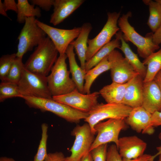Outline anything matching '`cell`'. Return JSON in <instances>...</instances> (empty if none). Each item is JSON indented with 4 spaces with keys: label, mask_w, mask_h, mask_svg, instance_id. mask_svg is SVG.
Wrapping results in <instances>:
<instances>
[{
    "label": "cell",
    "mask_w": 161,
    "mask_h": 161,
    "mask_svg": "<svg viewBox=\"0 0 161 161\" xmlns=\"http://www.w3.org/2000/svg\"><path fill=\"white\" fill-rule=\"evenodd\" d=\"M58 53L47 36L35 48L24 64V68L31 72L47 77L57 59Z\"/></svg>",
    "instance_id": "obj_1"
},
{
    "label": "cell",
    "mask_w": 161,
    "mask_h": 161,
    "mask_svg": "<svg viewBox=\"0 0 161 161\" xmlns=\"http://www.w3.org/2000/svg\"><path fill=\"white\" fill-rule=\"evenodd\" d=\"M25 103L30 107L40 109L42 112H51L68 122L78 123L85 119L89 114L83 112L70 106L58 102L52 99L23 96Z\"/></svg>",
    "instance_id": "obj_2"
},
{
    "label": "cell",
    "mask_w": 161,
    "mask_h": 161,
    "mask_svg": "<svg viewBox=\"0 0 161 161\" xmlns=\"http://www.w3.org/2000/svg\"><path fill=\"white\" fill-rule=\"evenodd\" d=\"M66 54L59 55L47 76L49 89L52 96H56L68 93L77 89L75 84L69 77L67 70Z\"/></svg>",
    "instance_id": "obj_3"
},
{
    "label": "cell",
    "mask_w": 161,
    "mask_h": 161,
    "mask_svg": "<svg viewBox=\"0 0 161 161\" xmlns=\"http://www.w3.org/2000/svg\"><path fill=\"white\" fill-rule=\"evenodd\" d=\"M132 16L129 11L123 14L118 21V25L123 33V37L126 41L132 43L137 47L139 56L145 59L152 53L160 48L159 45L154 43L152 39L153 32L148 33L146 37L139 34L129 23V18Z\"/></svg>",
    "instance_id": "obj_4"
},
{
    "label": "cell",
    "mask_w": 161,
    "mask_h": 161,
    "mask_svg": "<svg viewBox=\"0 0 161 161\" xmlns=\"http://www.w3.org/2000/svg\"><path fill=\"white\" fill-rule=\"evenodd\" d=\"M18 85L22 96L52 99L47 77L31 72L24 67Z\"/></svg>",
    "instance_id": "obj_5"
},
{
    "label": "cell",
    "mask_w": 161,
    "mask_h": 161,
    "mask_svg": "<svg viewBox=\"0 0 161 161\" xmlns=\"http://www.w3.org/2000/svg\"><path fill=\"white\" fill-rule=\"evenodd\" d=\"M132 109L123 104L98 103L84 120L89 125L95 134L96 133L94 127L97 123L107 119L125 120Z\"/></svg>",
    "instance_id": "obj_6"
},
{
    "label": "cell",
    "mask_w": 161,
    "mask_h": 161,
    "mask_svg": "<svg viewBox=\"0 0 161 161\" xmlns=\"http://www.w3.org/2000/svg\"><path fill=\"white\" fill-rule=\"evenodd\" d=\"M35 17L26 18L18 37L17 57L22 58L27 52L37 46L46 37L45 32L37 24Z\"/></svg>",
    "instance_id": "obj_7"
},
{
    "label": "cell",
    "mask_w": 161,
    "mask_h": 161,
    "mask_svg": "<svg viewBox=\"0 0 161 161\" xmlns=\"http://www.w3.org/2000/svg\"><path fill=\"white\" fill-rule=\"evenodd\" d=\"M120 15V12L108 13L107 21L101 31L94 38L88 39L86 61L103 46L111 41L112 37L120 31L118 21Z\"/></svg>",
    "instance_id": "obj_8"
},
{
    "label": "cell",
    "mask_w": 161,
    "mask_h": 161,
    "mask_svg": "<svg viewBox=\"0 0 161 161\" xmlns=\"http://www.w3.org/2000/svg\"><path fill=\"white\" fill-rule=\"evenodd\" d=\"M71 134L75 137V140L70 150L71 154L65 157V161H80L83 157L90 152L95 134L87 123L82 126L77 125L72 131Z\"/></svg>",
    "instance_id": "obj_9"
},
{
    "label": "cell",
    "mask_w": 161,
    "mask_h": 161,
    "mask_svg": "<svg viewBox=\"0 0 161 161\" xmlns=\"http://www.w3.org/2000/svg\"><path fill=\"white\" fill-rule=\"evenodd\" d=\"M126 127L125 120L110 119L104 122H100L95 126L97 135L91 147L90 152L102 145L113 142L118 145L120 131Z\"/></svg>",
    "instance_id": "obj_10"
},
{
    "label": "cell",
    "mask_w": 161,
    "mask_h": 161,
    "mask_svg": "<svg viewBox=\"0 0 161 161\" xmlns=\"http://www.w3.org/2000/svg\"><path fill=\"white\" fill-rule=\"evenodd\" d=\"M99 92H95L89 94L80 92L77 89L63 95L53 96L52 99L80 112L88 113L98 103Z\"/></svg>",
    "instance_id": "obj_11"
},
{
    "label": "cell",
    "mask_w": 161,
    "mask_h": 161,
    "mask_svg": "<svg viewBox=\"0 0 161 161\" xmlns=\"http://www.w3.org/2000/svg\"><path fill=\"white\" fill-rule=\"evenodd\" d=\"M35 21L52 41L59 55L65 54L68 47L77 38L81 30V27L70 30L61 29L50 26L36 19Z\"/></svg>",
    "instance_id": "obj_12"
},
{
    "label": "cell",
    "mask_w": 161,
    "mask_h": 161,
    "mask_svg": "<svg viewBox=\"0 0 161 161\" xmlns=\"http://www.w3.org/2000/svg\"><path fill=\"white\" fill-rule=\"evenodd\" d=\"M108 56L112 82L125 83L139 75L117 50H114Z\"/></svg>",
    "instance_id": "obj_13"
},
{
    "label": "cell",
    "mask_w": 161,
    "mask_h": 161,
    "mask_svg": "<svg viewBox=\"0 0 161 161\" xmlns=\"http://www.w3.org/2000/svg\"><path fill=\"white\" fill-rule=\"evenodd\" d=\"M151 114L142 106L132 108L125 119L126 124L138 133L151 135L154 132Z\"/></svg>",
    "instance_id": "obj_14"
},
{
    "label": "cell",
    "mask_w": 161,
    "mask_h": 161,
    "mask_svg": "<svg viewBox=\"0 0 161 161\" xmlns=\"http://www.w3.org/2000/svg\"><path fill=\"white\" fill-rule=\"evenodd\" d=\"M117 148L123 160L136 158L144 154L147 144L135 135L119 138Z\"/></svg>",
    "instance_id": "obj_15"
},
{
    "label": "cell",
    "mask_w": 161,
    "mask_h": 161,
    "mask_svg": "<svg viewBox=\"0 0 161 161\" xmlns=\"http://www.w3.org/2000/svg\"><path fill=\"white\" fill-rule=\"evenodd\" d=\"M142 106L151 114L161 112V92L154 80L143 82Z\"/></svg>",
    "instance_id": "obj_16"
},
{
    "label": "cell",
    "mask_w": 161,
    "mask_h": 161,
    "mask_svg": "<svg viewBox=\"0 0 161 161\" xmlns=\"http://www.w3.org/2000/svg\"><path fill=\"white\" fill-rule=\"evenodd\" d=\"M85 1L84 0H55L50 22L56 26L62 22Z\"/></svg>",
    "instance_id": "obj_17"
},
{
    "label": "cell",
    "mask_w": 161,
    "mask_h": 161,
    "mask_svg": "<svg viewBox=\"0 0 161 161\" xmlns=\"http://www.w3.org/2000/svg\"><path fill=\"white\" fill-rule=\"evenodd\" d=\"M143 78L139 75L128 82L123 104L134 108L142 106Z\"/></svg>",
    "instance_id": "obj_18"
},
{
    "label": "cell",
    "mask_w": 161,
    "mask_h": 161,
    "mask_svg": "<svg viewBox=\"0 0 161 161\" xmlns=\"http://www.w3.org/2000/svg\"><path fill=\"white\" fill-rule=\"evenodd\" d=\"M81 28L78 36L76 39L74 40L71 44L73 45L75 50L80 61V67L85 71L88 36L92 27L90 23L86 22L82 25Z\"/></svg>",
    "instance_id": "obj_19"
},
{
    "label": "cell",
    "mask_w": 161,
    "mask_h": 161,
    "mask_svg": "<svg viewBox=\"0 0 161 161\" xmlns=\"http://www.w3.org/2000/svg\"><path fill=\"white\" fill-rule=\"evenodd\" d=\"M73 45L70 44L65 52L69 60V72L72 75V79L75 84L77 89L80 92L84 94V81L86 72L78 65Z\"/></svg>",
    "instance_id": "obj_20"
},
{
    "label": "cell",
    "mask_w": 161,
    "mask_h": 161,
    "mask_svg": "<svg viewBox=\"0 0 161 161\" xmlns=\"http://www.w3.org/2000/svg\"><path fill=\"white\" fill-rule=\"evenodd\" d=\"M127 84L128 82L120 83L112 82L103 87L99 92L107 103L123 104Z\"/></svg>",
    "instance_id": "obj_21"
},
{
    "label": "cell",
    "mask_w": 161,
    "mask_h": 161,
    "mask_svg": "<svg viewBox=\"0 0 161 161\" xmlns=\"http://www.w3.org/2000/svg\"><path fill=\"white\" fill-rule=\"evenodd\" d=\"M120 33V30L115 35V39L103 46L89 60L86 62L85 67L86 72L96 65L114 50L117 48L119 49L121 46Z\"/></svg>",
    "instance_id": "obj_22"
},
{
    "label": "cell",
    "mask_w": 161,
    "mask_h": 161,
    "mask_svg": "<svg viewBox=\"0 0 161 161\" xmlns=\"http://www.w3.org/2000/svg\"><path fill=\"white\" fill-rule=\"evenodd\" d=\"M120 39L121 44L119 49L124 54L125 58L134 70L144 79L146 73V66L140 61L137 55L132 50L123 39V33L120 31Z\"/></svg>",
    "instance_id": "obj_23"
},
{
    "label": "cell",
    "mask_w": 161,
    "mask_h": 161,
    "mask_svg": "<svg viewBox=\"0 0 161 161\" xmlns=\"http://www.w3.org/2000/svg\"><path fill=\"white\" fill-rule=\"evenodd\" d=\"M108 56L86 72L84 86V94L90 93L91 86L96 78L102 73L110 69V65Z\"/></svg>",
    "instance_id": "obj_24"
},
{
    "label": "cell",
    "mask_w": 161,
    "mask_h": 161,
    "mask_svg": "<svg viewBox=\"0 0 161 161\" xmlns=\"http://www.w3.org/2000/svg\"><path fill=\"white\" fill-rule=\"evenodd\" d=\"M142 62L147 67L146 73L143 79V82L153 80L156 75L161 70V48L144 59Z\"/></svg>",
    "instance_id": "obj_25"
},
{
    "label": "cell",
    "mask_w": 161,
    "mask_h": 161,
    "mask_svg": "<svg viewBox=\"0 0 161 161\" xmlns=\"http://www.w3.org/2000/svg\"><path fill=\"white\" fill-rule=\"evenodd\" d=\"M17 4V21L19 23H24L26 18L41 16L40 9L38 7H35L27 0H18Z\"/></svg>",
    "instance_id": "obj_26"
},
{
    "label": "cell",
    "mask_w": 161,
    "mask_h": 161,
    "mask_svg": "<svg viewBox=\"0 0 161 161\" xmlns=\"http://www.w3.org/2000/svg\"><path fill=\"white\" fill-rule=\"evenodd\" d=\"M143 1L148 6L149 15L147 24L154 33L161 24V6L156 0H144Z\"/></svg>",
    "instance_id": "obj_27"
},
{
    "label": "cell",
    "mask_w": 161,
    "mask_h": 161,
    "mask_svg": "<svg viewBox=\"0 0 161 161\" xmlns=\"http://www.w3.org/2000/svg\"><path fill=\"white\" fill-rule=\"evenodd\" d=\"M18 84L11 82L1 81L0 84V102L14 97L21 98Z\"/></svg>",
    "instance_id": "obj_28"
},
{
    "label": "cell",
    "mask_w": 161,
    "mask_h": 161,
    "mask_svg": "<svg viewBox=\"0 0 161 161\" xmlns=\"http://www.w3.org/2000/svg\"><path fill=\"white\" fill-rule=\"evenodd\" d=\"M22 58L16 57L7 76L1 81L7 82L18 84L22 75L24 64Z\"/></svg>",
    "instance_id": "obj_29"
},
{
    "label": "cell",
    "mask_w": 161,
    "mask_h": 161,
    "mask_svg": "<svg viewBox=\"0 0 161 161\" xmlns=\"http://www.w3.org/2000/svg\"><path fill=\"white\" fill-rule=\"evenodd\" d=\"M41 137L36 154L33 161H44L47 156V142L48 137L47 131L48 126L45 123L41 126Z\"/></svg>",
    "instance_id": "obj_30"
},
{
    "label": "cell",
    "mask_w": 161,
    "mask_h": 161,
    "mask_svg": "<svg viewBox=\"0 0 161 161\" xmlns=\"http://www.w3.org/2000/svg\"><path fill=\"white\" fill-rule=\"evenodd\" d=\"M17 57L16 53L2 56L0 58V79L2 81L8 74Z\"/></svg>",
    "instance_id": "obj_31"
},
{
    "label": "cell",
    "mask_w": 161,
    "mask_h": 161,
    "mask_svg": "<svg viewBox=\"0 0 161 161\" xmlns=\"http://www.w3.org/2000/svg\"><path fill=\"white\" fill-rule=\"evenodd\" d=\"M108 144L99 145L90 152L93 161H106Z\"/></svg>",
    "instance_id": "obj_32"
},
{
    "label": "cell",
    "mask_w": 161,
    "mask_h": 161,
    "mask_svg": "<svg viewBox=\"0 0 161 161\" xmlns=\"http://www.w3.org/2000/svg\"><path fill=\"white\" fill-rule=\"evenodd\" d=\"M106 161H123L115 144L112 145L108 148Z\"/></svg>",
    "instance_id": "obj_33"
},
{
    "label": "cell",
    "mask_w": 161,
    "mask_h": 161,
    "mask_svg": "<svg viewBox=\"0 0 161 161\" xmlns=\"http://www.w3.org/2000/svg\"><path fill=\"white\" fill-rule=\"evenodd\" d=\"M32 4L38 6L46 11H49L53 6L54 0H32L30 1Z\"/></svg>",
    "instance_id": "obj_34"
},
{
    "label": "cell",
    "mask_w": 161,
    "mask_h": 161,
    "mask_svg": "<svg viewBox=\"0 0 161 161\" xmlns=\"http://www.w3.org/2000/svg\"><path fill=\"white\" fill-rule=\"evenodd\" d=\"M65 158L62 152H56L48 154L44 161H65Z\"/></svg>",
    "instance_id": "obj_35"
},
{
    "label": "cell",
    "mask_w": 161,
    "mask_h": 161,
    "mask_svg": "<svg viewBox=\"0 0 161 161\" xmlns=\"http://www.w3.org/2000/svg\"><path fill=\"white\" fill-rule=\"evenodd\" d=\"M3 4L6 12L9 10H12L17 13V4L14 0H4Z\"/></svg>",
    "instance_id": "obj_36"
},
{
    "label": "cell",
    "mask_w": 161,
    "mask_h": 161,
    "mask_svg": "<svg viewBox=\"0 0 161 161\" xmlns=\"http://www.w3.org/2000/svg\"><path fill=\"white\" fill-rule=\"evenodd\" d=\"M152 39L154 43L157 45H159L161 44V24L156 31L153 33Z\"/></svg>",
    "instance_id": "obj_37"
},
{
    "label": "cell",
    "mask_w": 161,
    "mask_h": 161,
    "mask_svg": "<svg viewBox=\"0 0 161 161\" xmlns=\"http://www.w3.org/2000/svg\"><path fill=\"white\" fill-rule=\"evenodd\" d=\"M152 123L154 127L161 126V112H156L152 114Z\"/></svg>",
    "instance_id": "obj_38"
},
{
    "label": "cell",
    "mask_w": 161,
    "mask_h": 161,
    "mask_svg": "<svg viewBox=\"0 0 161 161\" xmlns=\"http://www.w3.org/2000/svg\"><path fill=\"white\" fill-rule=\"evenodd\" d=\"M155 159L153 155L149 154H144L140 157L133 159L123 160V161H154Z\"/></svg>",
    "instance_id": "obj_39"
},
{
    "label": "cell",
    "mask_w": 161,
    "mask_h": 161,
    "mask_svg": "<svg viewBox=\"0 0 161 161\" xmlns=\"http://www.w3.org/2000/svg\"><path fill=\"white\" fill-rule=\"evenodd\" d=\"M154 80L157 84L161 92V70L156 75Z\"/></svg>",
    "instance_id": "obj_40"
},
{
    "label": "cell",
    "mask_w": 161,
    "mask_h": 161,
    "mask_svg": "<svg viewBox=\"0 0 161 161\" xmlns=\"http://www.w3.org/2000/svg\"><path fill=\"white\" fill-rule=\"evenodd\" d=\"M80 161H93L90 152L83 157Z\"/></svg>",
    "instance_id": "obj_41"
},
{
    "label": "cell",
    "mask_w": 161,
    "mask_h": 161,
    "mask_svg": "<svg viewBox=\"0 0 161 161\" xmlns=\"http://www.w3.org/2000/svg\"><path fill=\"white\" fill-rule=\"evenodd\" d=\"M0 14L4 16L9 18L11 20V19L9 18L6 12L5 11L4 8L3 2L1 0H0Z\"/></svg>",
    "instance_id": "obj_42"
},
{
    "label": "cell",
    "mask_w": 161,
    "mask_h": 161,
    "mask_svg": "<svg viewBox=\"0 0 161 161\" xmlns=\"http://www.w3.org/2000/svg\"><path fill=\"white\" fill-rule=\"evenodd\" d=\"M159 137L160 139H161V133L159 134ZM157 152L156 154L153 155L154 158L157 156L161 154V146L157 147Z\"/></svg>",
    "instance_id": "obj_43"
},
{
    "label": "cell",
    "mask_w": 161,
    "mask_h": 161,
    "mask_svg": "<svg viewBox=\"0 0 161 161\" xmlns=\"http://www.w3.org/2000/svg\"><path fill=\"white\" fill-rule=\"evenodd\" d=\"M0 161H16L13 158L7 157H1L0 158Z\"/></svg>",
    "instance_id": "obj_44"
},
{
    "label": "cell",
    "mask_w": 161,
    "mask_h": 161,
    "mask_svg": "<svg viewBox=\"0 0 161 161\" xmlns=\"http://www.w3.org/2000/svg\"><path fill=\"white\" fill-rule=\"evenodd\" d=\"M158 160L157 161H161V154L159 155Z\"/></svg>",
    "instance_id": "obj_45"
},
{
    "label": "cell",
    "mask_w": 161,
    "mask_h": 161,
    "mask_svg": "<svg viewBox=\"0 0 161 161\" xmlns=\"http://www.w3.org/2000/svg\"><path fill=\"white\" fill-rule=\"evenodd\" d=\"M155 0L159 3L161 6V0Z\"/></svg>",
    "instance_id": "obj_46"
},
{
    "label": "cell",
    "mask_w": 161,
    "mask_h": 161,
    "mask_svg": "<svg viewBox=\"0 0 161 161\" xmlns=\"http://www.w3.org/2000/svg\"></svg>",
    "instance_id": "obj_47"
},
{
    "label": "cell",
    "mask_w": 161,
    "mask_h": 161,
    "mask_svg": "<svg viewBox=\"0 0 161 161\" xmlns=\"http://www.w3.org/2000/svg\"></svg>",
    "instance_id": "obj_48"
}]
</instances>
